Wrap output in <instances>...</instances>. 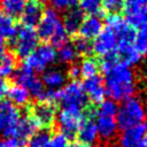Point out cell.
I'll return each instance as SVG.
<instances>
[{
  "label": "cell",
  "mask_w": 147,
  "mask_h": 147,
  "mask_svg": "<svg viewBox=\"0 0 147 147\" xmlns=\"http://www.w3.org/2000/svg\"><path fill=\"white\" fill-rule=\"evenodd\" d=\"M88 147H99V146H88Z\"/></svg>",
  "instance_id": "46"
},
{
  "label": "cell",
  "mask_w": 147,
  "mask_h": 147,
  "mask_svg": "<svg viewBox=\"0 0 147 147\" xmlns=\"http://www.w3.org/2000/svg\"><path fill=\"white\" fill-rule=\"evenodd\" d=\"M45 147H70L69 138L63 133H56L49 138Z\"/></svg>",
  "instance_id": "37"
},
{
  "label": "cell",
  "mask_w": 147,
  "mask_h": 147,
  "mask_svg": "<svg viewBox=\"0 0 147 147\" xmlns=\"http://www.w3.org/2000/svg\"><path fill=\"white\" fill-rule=\"evenodd\" d=\"M31 116L38 123L39 127H49L56 118V110L54 103L38 102L31 108Z\"/></svg>",
  "instance_id": "11"
},
{
  "label": "cell",
  "mask_w": 147,
  "mask_h": 147,
  "mask_svg": "<svg viewBox=\"0 0 147 147\" xmlns=\"http://www.w3.org/2000/svg\"><path fill=\"white\" fill-rule=\"evenodd\" d=\"M105 87L106 94L113 101H124L131 98L136 91L134 75L130 67L121 63L105 72Z\"/></svg>",
  "instance_id": "1"
},
{
  "label": "cell",
  "mask_w": 147,
  "mask_h": 147,
  "mask_svg": "<svg viewBox=\"0 0 147 147\" xmlns=\"http://www.w3.org/2000/svg\"><path fill=\"white\" fill-rule=\"evenodd\" d=\"M79 9L83 13H87L90 15L100 14L101 9V0H79Z\"/></svg>",
  "instance_id": "32"
},
{
  "label": "cell",
  "mask_w": 147,
  "mask_h": 147,
  "mask_svg": "<svg viewBox=\"0 0 147 147\" xmlns=\"http://www.w3.org/2000/svg\"><path fill=\"white\" fill-rule=\"evenodd\" d=\"M79 2V0H49L51 6L53 7L54 10H69L72 9L77 3Z\"/></svg>",
  "instance_id": "38"
},
{
  "label": "cell",
  "mask_w": 147,
  "mask_h": 147,
  "mask_svg": "<svg viewBox=\"0 0 147 147\" xmlns=\"http://www.w3.org/2000/svg\"><path fill=\"white\" fill-rule=\"evenodd\" d=\"M3 47H5V38L0 34V52L3 51Z\"/></svg>",
  "instance_id": "44"
},
{
  "label": "cell",
  "mask_w": 147,
  "mask_h": 147,
  "mask_svg": "<svg viewBox=\"0 0 147 147\" xmlns=\"http://www.w3.org/2000/svg\"><path fill=\"white\" fill-rule=\"evenodd\" d=\"M61 20L56 10L53 8L45 9L42 16L37 25V34L42 40H49L57 28L61 25Z\"/></svg>",
  "instance_id": "10"
},
{
  "label": "cell",
  "mask_w": 147,
  "mask_h": 147,
  "mask_svg": "<svg viewBox=\"0 0 147 147\" xmlns=\"http://www.w3.org/2000/svg\"><path fill=\"white\" fill-rule=\"evenodd\" d=\"M56 101H59L62 107H77L83 109L87 105V96L83 85L77 80H71L60 90H56Z\"/></svg>",
  "instance_id": "5"
},
{
  "label": "cell",
  "mask_w": 147,
  "mask_h": 147,
  "mask_svg": "<svg viewBox=\"0 0 147 147\" xmlns=\"http://www.w3.org/2000/svg\"><path fill=\"white\" fill-rule=\"evenodd\" d=\"M106 24L116 34L118 44H133L137 32L121 16L108 15V17L106 20Z\"/></svg>",
  "instance_id": "9"
},
{
  "label": "cell",
  "mask_w": 147,
  "mask_h": 147,
  "mask_svg": "<svg viewBox=\"0 0 147 147\" xmlns=\"http://www.w3.org/2000/svg\"><path fill=\"white\" fill-rule=\"evenodd\" d=\"M102 29H103V24L101 18L96 15H90L88 17L84 18L82 25L79 26L78 33L80 38L91 40L94 39L102 31Z\"/></svg>",
  "instance_id": "18"
},
{
  "label": "cell",
  "mask_w": 147,
  "mask_h": 147,
  "mask_svg": "<svg viewBox=\"0 0 147 147\" xmlns=\"http://www.w3.org/2000/svg\"><path fill=\"white\" fill-rule=\"evenodd\" d=\"M115 54L121 64L131 67L140 62L141 55L136 51L133 44H117Z\"/></svg>",
  "instance_id": "19"
},
{
  "label": "cell",
  "mask_w": 147,
  "mask_h": 147,
  "mask_svg": "<svg viewBox=\"0 0 147 147\" xmlns=\"http://www.w3.org/2000/svg\"><path fill=\"white\" fill-rule=\"evenodd\" d=\"M0 147H6V146H5V141H3V139L0 140Z\"/></svg>",
  "instance_id": "45"
},
{
  "label": "cell",
  "mask_w": 147,
  "mask_h": 147,
  "mask_svg": "<svg viewBox=\"0 0 147 147\" xmlns=\"http://www.w3.org/2000/svg\"><path fill=\"white\" fill-rule=\"evenodd\" d=\"M28 0H1L2 13L15 17L22 14L24 7L26 6Z\"/></svg>",
  "instance_id": "27"
},
{
  "label": "cell",
  "mask_w": 147,
  "mask_h": 147,
  "mask_svg": "<svg viewBox=\"0 0 147 147\" xmlns=\"http://www.w3.org/2000/svg\"><path fill=\"white\" fill-rule=\"evenodd\" d=\"M117 110H118V106L115 101H113L111 99L103 100L99 105V108L96 110V115H106V116H115L116 117Z\"/></svg>",
  "instance_id": "33"
},
{
  "label": "cell",
  "mask_w": 147,
  "mask_h": 147,
  "mask_svg": "<svg viewBox=\"0 0 147 147\" xmlns=\"http://www.w3.org/2000/svg\"><path fill=\"white\" fill-rule=\"evenodd\" d=\"M147 137V123L142 122L132 127L123 130L118 138V147H133Z\"/></svg>",
  "instance_id": "14"
},
{
  "label": "cell",
  "mask_w": 147,
  "mask_h": 147,
  "mask_svg": "<svg viewBox=\"0 0 147 147\" xmlns=\"http://www.w3.org/2000/svg\"><path fill=\"white\" fill-rule=\"evenodd\" d=\"M0 111L5 117V129L2 131V136L6 138H11L15 134L17 123L21 118V113L17 107H15L9 101L0 102Z\"/></svg>",
  "instance_id": "12"
},
{
  "label": "cell",
  "mask_w": 147,
  "mask_h": 147,
  "mask_svg": "<svg viewBox=\"0 0 147 147\" xmlns=\"http://www.w3.org/2000/svg\"><path fill=\"white\" fill-rule=\"evenodd\" d=\"M101 7L109 15H118L124 9V0H101Z\"/></svg>",
  "instance_id": "34"
},
{
  "label": "cell",
  "mask_w": 147,
  "mask_h": 147,
  "mask_svg": "<svg viewBox=\"0 0 147 147\" xmlns=\"http://www.w3.org/2000/svg\"><path fill=\"white\" fill-rule=\"evenodd\" d=\"M77 56H78V54H77L76 49L74 48L72 45H69V44L60 47V49L56 54V57L61 63H72L77 59Z\"/></svg>",
  "instance_id": "30"
},
{
  "label": "cell",
  "mask_w": 147,
  "mask_h": 147,
  "mask_svg": "<svg viewBox=\"0 0 147 147\" xmlns=\"http://www.w3.org/2000/svg\"><path fill=\"white\" fill-rule=\"evenodd\" d=\"M77 136H78V142H80L82 145L84 146L92 145L98 138V129L95 122L90 118H86L78 129Z\"/></svg>",
  "instance_id": "21"
},
{
  "label": "cell",
  "mask_w": 147,
  "mask_h": 147,
  "mask_svg": "<svg viewBox=\"0 0 147 147\" xmlns=\"http://www.w3.org/2000/svg\"><path fill=\"white\" fill-rule=\"evenodd\" d=\"M68 39H69V34L67 33V31L64 30L63 25L61 24V25L57 28V30L54 32V34L52 36V38H51L49 40H51L52 46H53L54 48H55V47H59V48H60V47L67 45Z\"/></svg>",
  "instance_id": "35"
},
{
  "label": "cell",
  "mask_w": 147,
  "mask_h": 147,
  "mask_svg": "<svg viewBox=\"0 0 147 147\" xmlns=\"http://www.w3.org/2000/svg\"><path fill=\"white\" fill-rule=\"evenodd\" d=\"M95 125L98 129V136H100V138L103 140H110L117 133L118 126L115 116L96 115Z\"/></svg>",
  "instance_id": "16"
},
{
  "label": "cell",
  "mask_w": 147,
  "mask_h": 147,
  "mask_svg": "<svg viewBox=\"0 0 147 147\" xmlns=\"http://www.w3.org/2000/svg\"><path fill=\"white\" fill-rule=\"evenodd\" d=\"M17 26L13 17L0 11V34L3 38L14 39L17 34Z\"/></svg>",
  "instance_id": "25"
},
{
  "label": "cell",
  "mask_w": 147,
  "mask_h": 147,
  "mask_svg": "<svg viewBox=\"0 0 147 147\" xmlns=\"http://www.w3.org/2000/svg\"><path fill=\"white\" fill-rule=\"evenodd\" d=\"M74 48L76 49L77 54L79 55H87L92 52V44L90 40L84 39V38H78L75 40V44L72 45Z\"/></svg>",
  "instance_id": "36"
},
{
  "label": "cell",
  "mask_w": 147,
  "mask_h": 147,
  "mask_svg": "<svg viewBox=\"0 0 147 147\" xmlns=\"http://www.w3.org/2000/svg\"><path fill=\"white\" fill-rule=\"evenodd\" d=\"M145 29H146V30H147V25H145Z\"/></svg>",
  "instance_id": "47"
},
{
  "label": "cell",
  "mask_w": 147,
  "mask_h": 147,
  "mask_svg": "<svg viewBox=\"0 0 147 147\" xmlns=\"http://www.w3.org/2000/svg\"><path fill=\"white\" fill-rule=\"evenodd\" d=\"M8 88H9L8 83H7L5 79L0 78V96L6 95V94H7V92H8Z\"/></svg>",
  "instance_id": "41"
},
{
  "label": "cell",
  "mask_w": 147,
  "mask_h": 147,
  "mask_svg": "<svg viewBox=\"0 0 147 147\" xmlns=\"http://www.w3.org/2000/svg\"><path fill=\"white\" fill-rule=\"evenodd\" d=\"M14 72V79L17 83V85L24 87L29 92L30 96H33L38 100V102H41L46 91L44 84L41 83V79L38 78L25 63L22 64Z\"/></svg>",
  "instance_id": "4"
},
{
  "label": "cell",
  "mask_w": 147,
  "mask_h": 147,
  "mask_svg": "<svg viewBox=\"0 0 147 147\" xmlns=\"http://www.w3.org/2000/svg\"><path fill=\"white\" fill-rule=\"evenodd\" d=\"M68 76L71 79H77L78 77H80V70H79V65L77 64H71L70 68L68 69Z\"/></svg>",
  "instance_id": "40"
},
{
  "label": "cell",
  "mask_w": 147,
  "mask_h": 147,
  "mask_svg": "<svg viewBox=\"0 0 147 147\" xmlns=\"http://www.w3.org/2000/svg\"><path fill=\"white\" fill-rule=\"evenodd\" d=\"M56 60V52L52 45L42 44L26 57L25 64L36 72H44Z\"/></svg>",
  "instance_id": "6"
},
{
  "label": "cell",
  "mask_w": 147,
  "mask_h": 147,
  "mask_svg": "<svg viewBox=\"0 0 147 147\" xmlns=\"http://www.w3.org/2000/svg\"><path fill=\"white\" fill-rule=\"evenodd\" d=\"M3 129H5V117H3V114L0 111V134H2Z\"/></svg>",
  "instance_id": "42"
},
{
  "label": "cell",
  "mask_w": 147,
  "mask_h": 147,
  "mask_svg": "<svg viewBox=\"0 0 147 147\" xmlns=\"http://www.w3.org/2000/svg\"><path fill=\"white\" fill-rule=\"evenodd\" d=\"M38 34L33 28L22 26L17 30V34L14 41L15 54L20 59H26L38 45Z\"/></svg>",
  "instance_id": "7"
},
{
  "label": "cell",
  "mask_w": 147,
  "mask_h": 147,
  "mask_svg": "<svg viewBox=\"0 0 147 147\" xmlns=\"http://www.w3.org/2000/svg\"><path fill=\"white\" fill-rule=\"evenodd\" d=\"M82 85H83V88H84V92L87 99L92 103L100 105L105 100L106 87H105L103 79L100 76L96 75V76L86 78Z\"/></svg>",
  "instance_id": "13"
},
{
  "label": "cell",
  "mask_w": 147,
  "mask_h": 147,
  "mask_svg": "<svg viewBox=\"0 0 147 147\" xmlns=\"http://www.w3.org/2000/svg\"><path fill=\"white\" fill-rule=\"evenodd\" d=\"M147 111L145 105L134 96H131L122 102L116 114L117 126L122 130H126L137 124H140L146 118Z\"/></svg>",
  "instance_id": "2"
},
{
  "label": "cell",
  "mask_w": 147,
  "mask_h": 147,
  "mask_svg": "<svg viewBox=\"0 0 147 147\" xmlns=\"http://www.w3.org/2000/svg\"><path fill=\"white\" fill-rule=\"evenodd\" d=\"M126 23L133 29L147 25V7H124Z\"/></svg>",
  "instance_id": "20"
},
{
  "label": "cell",
  "mask_w": 147,
  "mask_h": 147,
  "mask_svg": "<svg viewBox=\"0 0 147 147\" xmlns=\"http://www.w3.org/2000/svg\"><path fill=\"white\" fill-rule=\"evenodd\" d=\"M133 147H147V137H145V139L142 141H140L138 145H136Z\"/></svg>",
  "instance_id": "43"
},
{
  "label": "cell",
  "mask_w": 147,
  "mask_h": 147,
  "mask_svg": "<svg viewBox=\"0 0 147 147\" xmlns=\"http://www.w3.org/2000/svg\"><path fill=\"white\" fill-rule=\"evenodd\" d=\"M15 57L8 51L0 52V78L9 77L15 71Z\"/></svg>",
  "instance_id": "26"
},
{
  "label": "cell",
  "mask_w": 147,
  "mask_h": 147,
  "mask_svg": "<svg viewBox=\"0 0 147 147\" xmlns=\"http://www.w3.org/2000/svg\"><path fill=\"white\" fill-rule=\"evenodd\" d=\"M99 63L92 59V57H85L82 60L80 64H79V70H80V76L86 78L96 76L98 71H99Z\"/></svg>",
  "instance_id": "28"
},
{
  "label": "cell",
  "mask_w": 147,
  "mask_h": 147,
  "mask_svg": "<svg viewBox=\"0 0 147 147\" xmlns=\"http://www.w3.org/2000/svg\"><path fill=\"white\" fill-rule=\"evenodd\" d=\"M6 95L8 96V101L10 103H13L15 107L16 106H25L30 100L29 92L24 87L17 85V84L9 86Z\"/></svg>",
  "instance_id": "24"
},
{
  "label": "cell",
  "mask_w": 147,
  "mask_h": 147,
  "mask_svg": "<svg viewBox=\"0 0 147 147\" xmlns=\"http://www.w3.org/2000/svg\"><path fill=\"white\" fill-rule=\"evenodd\" d=\"M117 44L118 41L116 34L110 28L106 26L94 38V41L92 44V52L98 56L105 57L107 55L115 53L117 48Z\"/></svg>",
  "instance_id": "8"
},
{
  "label": "cell",
  "mask_w": 147,
  "mask_h": 147,
  "mask_svg": "<svg viewBox=\"0 0 147 147\" xmlns=\"http://www.w3.org/2000/svg\"><path fill=\"white\" fill-rule=\"evenodd\" d=\"M38 129H39L38 123L34 121V118L31 115H28V116H24V117L20 118V121L17 123V126H16V130H15L14 137L26 145L30 137L33 133H36L38 131Z\"/></svg>",
  "instance_id": "17"
},
{
  "label": "cell",
  "mask_w": 147,
  "mask_h": 147,
  "mask_svg": "<svg viewBox=\"0 0 147 147\" xmlns=\"http://www.w3.org/2000/svg\"><path fill=\"white\" fill-rule=\"evenodd\" d=\"M42 13H44L42 6L38 0H30L21 14V22L23 26H28V28L37 26L42 16Z\"/></svg>",
  "instance_id": "15"
},
{
  "label": "cell",
  "mask_w": 147,
  "mask_h": 147,
  "mask_svg": "<svg viewBox=\"0 0 147 147\" xmlns=\"http://www.w3.org/2000/svg\"><path fill=\"white\" fill-rule=\"evenodd\" d=\"M84 18H85L84 13L80 9L72 8V9H69L64 15L62 25L68 34H75L78 32L79 26L82 25Z\"/></svg>",
  "instance_id": "22"
},
{
  "label": "cell",
  "mask_w": 147,
  "mask_h": 147,
  "mask_svg": "<svg viewBox=\"0 0 147 147\" xmlns=\"http://www.w3.org/2000/svg\"><path fill=\"white\" fill-rule=\"evenodd\" d=\"M124 7H147V0H124Z\"/></svg>",
  "instance_id": "39"
},
{
  "label": "cell",
  "mask_w": 147,
  "mask_h": 147,
  "mask_svg": "<svg viewBox=\"0 0 147 147\" xmlns=\"http://www.w3.org/2000/svg\"><path fill=\"white\" fill-rule=\"evenodd\" d=\"M133 47L141 56H147V30L145 26H142L136 34Z\"/></svg>",
  "instance_id": "31"
},
{
  "label": "cell",
  "mask_w": 147,
  "mask_h": 147,
  "mask_svg": "<svg viewBox=\"0 0 147 147\" xmlns=\"http://www.w3.org/2000/svg\"><path fill=\"white\" fill-rule=\"evenodd\" d=\"M51 138V134L47 130H39L33 133L26 142L28 147H45Z\"/></svg>",
  "instance_id": "29"
},
{
  "label": "cell",
  "mask_w": 147,
  "mask_h": 147,
  "mask_svg": "<svg viewBox=\"0 0 147 147\" xmlns=\"http://www.w3.org/2000/svg\"><path fill=\"white\" fill-rule=\"evenodd\" d=\"M85 119L84 110L77 107H62L56 116L57 125L62 131L61 133L65 134L68 138H72L77 133Z\"/></svg>",
  "instance_id": "3"
},
{
  "label": "cell",
  "mask_w": 147,
  "mask_h": 147,
  "mask_svg": "<svg viewBox=\"0 0 147 147\" xmlns=\"http://www.w3.org/2000/svg\"><path fill=\"white\" fill-rule=\"evenodd\" d=\"M41 83L48 87V90H60L62 86H64L65 83V76L62 71L57 69H49L42 72L41 76Z\"/></svg>",
  "instance_id": "23"
}]
</instances>
